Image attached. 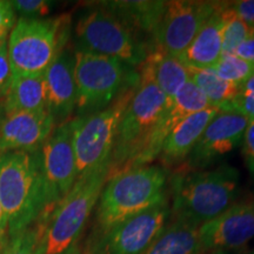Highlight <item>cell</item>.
I'll return each mask as SVG.
<instances>
[{
    "label": "cell",
    "instance_id": "cell-25",
    "mask_svg": "<svg viewBox=\"0 0 254 254\" xmlns=\"http://www.w3.org/2000/svg\"><path fill=\"white\" fill-rule=\"evenodd\" d=\"M254 33L245 21L237 17L228 7V2H225L224 7V28H222V56L234 55L238 46Z\"/></svg>",
    "mask_w": 254,
    "mask_h": 254
},
{
    "label": "cell",
    "instance_id": "cell-23",
    "mask_svg": "<svg viewBox=\"0 0 254 254\" xmlns=\"http://www.w3.org/2000/svg\"><path fill=\"white\" fill-rule=\"evenodd\" d=\"M142 254H206L199 236V226L177 220L168 224Z\"/></svg>",
    "mask_w": 254,
    "mask_h": 254
},
{
    "label": "cell",
    "instance_id": "cell-33",
    "mask_svg": "<svg viewBox=\"0 0 254 254\" xmlns=\"http://www.w3.org/2000/svg\"><path fill=\"white\" fill-rule=\"evenodd\" d=\"M12 69L9 65L7 45L0 47V98L5 93L6 88L8 87L9 82L12 80Z\"/></svg>",
    "mask_w": 254,
    "mask_h": 254
},
{
    "label": "cell",
    "instance_id": "cell-10",
    "mask_svg": "<svg viewBox=\"0 0 254 254\" xmlns=\"http://www.w3.org/2000/svg\"><path fill=\"white\" fill-rule=\"evenodd\" d=\"M40 165L46 207L39 220H45L77 182V163L73 148V119L55 127L40 148Z\"/></svg>",
    "mask_w": 254,
    "mask_h": 254
},
{
    "label": "cell",
    "instance_id": "cell-12",
    "mask_svg": "<svg viewBox=\"0 0 254 254\" xmlns=\"http://www.w3.org/2000/svg\"><path fill=\"white\" fill-rule=\"evenodd\" d=\"M171 220V206L161 202L116 225L101 237L103 254H142Z\"/></svg>",
    "mask_w": 254,
    "mask_h": 254
},
{
    "label": "cell",
    "instance_id": "cell-9",
    "mask_svg": "<svg viewBox=\"0 0 254 254\" xmlns=\"http://www.w3.org/2000/svg\"><path fill=\"white\" fill-rule=\"evenodd\" d=\"M77 51L118 59L131 67H140L150 46L135 36L116 15L104 7L82 14L75 25Z\"/></svg>",
    "mask_w": 254,
    "mask_h": 254
},
{
    "label": "cell",
    "instance_id": "cell-16",
    "mask_svg": "<svg viewBox=\"0 0 254 254\" xmlns=\"http://www.w3.org/2000/svg\"><path fill=\"white\" fill-rule=\"evenodd\" d=\"M55 127V120L47 110L4 116L0 125V154L39 151Z\"/></svg>",
    "mask_w": 254,
    "mask_h": 254
},
{
    "label": "cell",
    "instance_id": "cell-7",
    "mask_svg": "<svg viewBox=\"0 0 254 254\" xmlns=\"http://www.w3.org/2000/svg\"><path fill=\"white\" fill-rule=\"evenodd\" d=\"M74 62L77 117H87L106 109L140 79L138 71L110 57L75 50Z\"/></svg>",
    "mask_w": 254,
    "mask_h": 254
},
{
    "label": "cell",
    "instance_id": "cell-8",
    "mask_svg": "<svg viewBox=\"0 0 254 254\" xmlns=\"http://www.w3.org/2000/svg\"><path fill=\"white\" fill-rule=\"evenodd\" d=\"M138 85L136 82L127 87L103 111L73 119V148L78 177L110 165L119 123Z\"/></svg>",
    "mask_w": 254,
    "mask_h": 254
},
{
    "label": "cell",
    "instance_id": "cell-27",
    "mask_svg": "<svg viewBox=\"0 0 254 254\" xmlns=\"http://www.w3.org/2000/svg\"><path fill=\"white\" fill-rule=\"evenodd\" d=\"M43 225L37 221L34 226L18 232L8 238L1 254H43L41 253Z\"/></svg>",
    "mask_w": 254,
    "mask_h": 254
},
{
    "label": "cell",
    "instance_id": "cell-18",
    "mask_svg": "<svg viewBox=\"0 0 254 254\" xmlns=\"http://www.w3.org/2000/svg\"><path fill=\"white\" fill-rule=\"evenodd\" d=\"M225 2L206 21L189 47L178 58L189 68H211L222 56Z\"/></svg>",
    "mask_w": 254,
    "mask_h": 254
},
{
    "label": "cell",
    "instance_id": "cell-20",
    "mask_svg": "<svg viewBox=\"0 0 254 254\" xmlns=\"http://www.w3.org/2000/svg\"><path fill=\"white\" fill-rule=\"evenodd\" d=\"M219 112L218 107L211 106L184 119L165 139L160 153L164 163L173 165L186 160L206 127Z\"/></svg>",
    "mask_w": 254,
    "mask_h": 254
},
{
    "label": "cell",
    "instance_id": "cell-4",
    "mask_svg": "<svg viewBox=\"0 0 254 254\" xmlns=\"http://www.w3.org/2000/svg\"><path fill=\"white\" fill-rule=\"evenodd\" d=\"M110 165L77 178L71 190L43 225L41 253L67 254L82 233L109 179Z\"/></svg>",
    "mask_w": 254,
    "mask_h": 254
},
{
    "label": "cell",
    "instance_id": "cell-13",
    "mask_svg": "<svg viewBox=\"0 0 254 254\" xmlns=\"http://www.w3.org/2000/svg\"><path fill=\"white\" fill-rule=\"evenodd\" d=\"M249 124L239 113L220 111L186 158V171H204L231 153L243 142Z\"/></svg>",
    "mask_w": 254,
    "mask_h": 254
},
{
    "label": "cell",
    "instance_id": "cell-21",
    "mask_svg": "<svg viewBox=\"0 0 254 254\" xmlns=\"http://www.w3.org/2000/svg\"><path fill=\"white\" fill-rule=\"evenodd\" d=\"M4 116L18 112L47 110L46 85L44 74L12 77L8 87L0 98Z\"/></svg>",
    "mask_w": 254,
    "mask_h": 254
},
{
    "label": "cell",
    "instance_id": "cell-37",
    "mask_svg": "<svg viewBox=\"0 0 254 254\" xmlns=\"http://www.w3.org/2000/svg\"><path fill=\"white\" fill-rule=\"evenodd\" d=\"M214 254H227V253H214Z\"/></svg>",
    "mask_w": 254,
    "mask_h": 254
},
{
    "label": "cell",
    "instance_id": "cell-15",
    "mask_svg": "<svg viewBox=\"0 0 254 254\" xmlns=\"http://www.w3.org/2000/svg\"><path fill=\"white\" fill-rule=\"evenodd\" d=\"M208 107H211V105L206 99L204 93L195 86L194 82L190 80L171 99L167 110L165 111L158 126L152 133V136L146 145L145 150L129 165L126 171L146 166L151 161H153L158 155H160L165 139L184 119L196 112H200V111L208 109Z\"/></svg>",
    "mask_w": 254,
    "mask_h": 254
},
{
    "label": "cell",
    "instance_id": "cell-32",
    "mask_svg": "<svg viewBox=\"0 0 254 254\" xmlns=\"http://www.w3.org/2000/svg\"><path fill=\"white\" fill-rule=\"evenodd\" d=\"M243 155L246 166L254 176V120L250 122L243 139Z\"/></svg>",
    "mask_w": 254,
    "mask_h": 254
},
{
    "label": "cell",
    "instance_id": "cell-28",
    "mask_svg": "<svg viewBox=\"0 0 254 254\" xmlns=\"http://www.w3.org/2000/svg\"><path fill=\"white\" fill-rule=\"evenodd\" d=\"M225 112H236L246 117L250 122L254 120V75L240 85L239 92L231 101L219 107Z\"/></svg>",
    "mask_w": 254,
    "mask_h": 254
},
{
    "label": "cell",
    "instance_id": "cell-6",
    "mask_svg": "<svg viewBox=\"0 0 254 254\" xmlns=\"http://www.w3.org/2000/svg\"><path fill=\"white\" fill-rule=\"evenodd\" d=\"M139 78L134 95L119 123L109 177L126 171L141 154L171 103L153 81Z\"/></svg>",
    "mask_w": 254,
    "mask_h": 254
},
{
    "label": "cell",
    "instance_id": "cell-2",
    "mask_svg": "<svg viewBox=\"0 0 254 254\" xmlns=\"http://www.w3.org/2000/svg\"><path fill=\"white\" fill-rule=\"evenodd\" d=\"M0 201L7 218L8 238L43 217L46 200L40 150L0 154Z\"/></svg>",
    "mask_w": 254,
    "mask_h": 254
},
{
    "label": "cell",
    "instance_id": "cell-14",
    "mask_svg": "<svg viewBox=\"0 0 254 254\" xmlns=\"http://www.w3.org/2000/svg\"><path fill=\"white\" fill-rule=\"evenodd\" d=\"M205 252L226 253L244 249L254 238V199L234 202L199 227Z\"/></svg>",
    "mask_w": 254,
    "mask_h": 254
},
{
    "label": "cell",
    "instance_id": "cell-31",
    "mask_svg": "<svg viewBox=\"0 0 254 254\" xmlns=\"http://www.w3.org/2000/svg\"><path fill=\"white\" fill-rule=\"evenodd\" d=\"M228 7L237 17L245 21L254 30V0H240V1L228 2Z\"/></svg>",
    "mask_w": 254,
    "mask_h": 254
},
{
    "label": "cell",
    "instance_id": "cell-29",
    "mask_svg": "<svg viewBox=\"0 0 254 254\" xmlns=\"http://www.w3.org/2000/svg\"><path fill=\"white\" fill-rule=\"evenodd\" d=\"M12 6L15 13L20 14V18L40 19L50 13L52 2L46 0H14Z\"/></svg>",
    "mask_w": 254,
    "mask_h": 254
},
{
    "label": "cell",
    "instance_id": "cell-30",
    "mask_svg": "<svg viewBox=\"0 0 254 254\" xmlns=\"http://www.w3.org/2000/svg\"><path fill=\"white\" fill-rule=\"evenodd\" d=\"M15 23V12L12 1L0 0V47L7 45V40Z\"/></svg>",
    "mask_w": 254,
    "mask_h": 254
},
{
    "label": "cell",
    "instance_id": "cell-22",
    "mask_svg": "<svg viewBox=\"0 0 254 254\" xmlns=\"http://www.w3.org/2000/svg\"><path fill=\"white\" fill-rule=\"evenodd\" d=\"M139 68V75L153 81L168 99L190 80L189 67L179 58L157 51H151Z\"/></svg>",
    "mask_w": 254,
    "mask_h": 254
},
{
    "label": "cell",
    "instance_id": "cell-34",
    "mask_svg": "<svg viewBox=\"0 0 254 254\" xmlns=\"http://www.w3.org/2000/svg\"><path fill=\"white\" fill-rule=\"evenodd\" d=\"M234 55L246 62L254 64V33L238 46Z\"/></svg>",
    "mask_w": 254,
    "mask_h": 254
},
{
    "label": "cell",
    "instance_id": "cell-17",
    "mask_svg": "<svg viewBox=\"0 0 254 254\" xmlns=\"http://www.w3.org/2000/svg\"><path fill=\"white\" fill-rule=\"evenodd\" d=\"M74 53L64 49L44 73L47 111L56 126L69 120L75 111L77 87L74 79Z\"/></svg>",
    "mask_w": 254,
    "mask_h": 254
},
{
    "label": "cell",
    "instance_id": "cell-3",
    "mask_svg": "<svg viewBox=\"0 0 254 254\" xmlns=\"http://www.w3.org/2000/svg\"><path fill=\"white\" fill-rule=\"evenodd\" d=\"M168 173L160 166H141L109 177L98 201L101 236L133 217L167 201Z\"/></svg>",
    "mask_w": 254,
    "mask_h": 254
},
{
    "label": "cell",
    "instance_id": "cell-5",
    "mask_svg": "<svg viewBox=\"0 0 254 254\" xmlns=\"http://www.w3.org/2000/svg\"><path fill=\"white\" fill-rule=\"evenodd\" d=\"M69 37V17L19 18L7 40L13 77L44 74L64 49Z\"/></svg>",
    "mask_w": 254,
    "mask_h": 254
},
{
    "label": "cell",
    "instance_id": "cell-26",
    "mask_svg": "<svg viewBox=\"0 0 254 254\" xmlns=\"http://www.w3.org/2000/svg\"><path fill=\"white\" fill-rule=\"evenodd\" d=\"M211 68L222 80L236 85H243L254 75V64L246 62L236 55L221 56Z\"/></svg>",
    "mask_w": 254,
    "mask_h": 254
},
{
    "label": "cell",
    "instance_id": "cell-1",
    "mask_svg": "<svg viewBox=\"0 0 254 254\" xmlns=\"http://www.w3.org/2000/svg\"><path fill=\"white\" fill-rule=\"evenodd\" d=\"M239 171L222 165L209 171H180L171 179V219L201 226L236 202Z\"/></svg>",
    "mask_w": 254,
    "mask_h": 254
},
{
    "label": "cell",
    "instance_id": "cell-24",
    "mask_svg": "<svg viewBox=\"0 0 254 254\" xmlns=\"http://www.w3.org/2000/svg\"><path fill=\"white\" fill-rule=\"evenodd\" d=\"M190 79L204 93L212 107H220L233 99L240 85L222 80L212 68H189Z\"/></svg>",
    "mask_w": 254,
    "mask_h": 254
},
{
    "label": "cell",
    "instance_id": "cell-36",
    "mask_svg": "<svg viewBox=\"0 0 254 254\" xmlns=\"http://www.w3.org/2000/svg\"><path fill=\"white\" fill-rule=\"evenodd\" d=\"M2 119H4V113H2V110H1V105H0V125H1V123H2Z\"/></svg>",
    "mask_w": 254,
    "mask_h": 254
},
{
    "label": "cell",
    "instance_id": "cell-35",
    "mask_svg": "<svg viewBox=\"0 0 254 254\" xmlns=\"http://www.w3.org/2000/svg\"><path fill=\"white\" fill-rule=\"evenodd\" d=\"M8 241V225L7 218H6L4 207L0 201V251L4 250V247Z\"/></svg>",
    "mask_w": 254,
    "mask_h": 254
},
{
    "label": "cell",
    "instance_id": "cell-39",
    "mask_svg": "<svg viewBox=\"0 0 254 254\" xmlns=\"http://www.w3.org/2000/svg\"><path fill=\"white\" fill-rule=\"evenodd\" d=\"M0 254H1V251H0Z\"/></svg>",
    "mask_w": 254,
    "mask_h": 254
},
{
    "label": "cell",
    "instance_id": "cell-19",
    "mask_svg": "<svg viewBox=\"0 0 254 254\" xmlns=\"http://www.w3.org/2000/svg\"><path fill=\"white\" fill-rule=\"evenodd\" d=\"M167 1H106L104 7L122 20L136 37L145 41L151 51L153 34Z\"/></svg>",
    "mask_w": 254,
    "mask_h": 254
},
{
    "label": "cell",
    "instance_id": "cell-11",
    "mask_svg": "<svg viewBox=\"0 0 254 254\" xmlns=\"http://www.w3.org/2000/svg\"><path fill=\"white\" fill-rule=\"evenodd\" d=\"M220 2L218 1L199 0L167 1L163 17L155 28L151 51L178 58L217 11Z\"/></svg>",
    "mask_w": 254,
    "mask_h": 254
},
{
    "label": "cell",
    "instance_id": "cell-38",
    "mask_svg": "<svg viewBox=\"0 0 254 254\" xmlns=\"http://www.w3.org/2000/svg\"><path fill=\"white\" fill-rule=\"evenodd\" d=\"M249 254H254V251H252V252H251V253H249Z\"/></svg>",
    "mask_w": 254,
    "mask_h": 254
}]
</instances>
